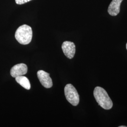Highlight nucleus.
I'll list each match as a JSON object with an SVG mask.
<instances>
[{"instance_id": "1", "label": "nucleus", "mask_w": 127, "mask_h": 127, "mask_svg": "<svg viewBox=\"0 0 127 127\" xmlns=\"http://www.w3.org/2000/svg\"><path fill=\"white\" fill-rule=\"evenodd\" d=\"M94 96L97 103L105 110L111 109L113 105V102L107 92L100 87H96L94 90Z\"/></svg>"}, {"instance_id": "8", "label": "nucleus", "mask_w": 127, "mask_h": 127, "mask_svg": "<svg viewBox=\"0 0 127 127\" xmlns=\"http://www.w3.org/2000/svg\"><path fill=\"white\" fill-rule=\"evenodd\" d=\"M15 79L16 82L25 89L27 90H29L31 89V84L27 77L22 75L16 77Z\"/></svg>"}, {"instance_id": "2", "label": "nucleus", "mask_w": 127, "mask_h": 127, "mask_svg": "<svg viewBox=\"0 0 127 127\" xmlns=\"http://www.w3.org/2000/svg\"><path fill=\"white\" fill-rule=\"evenodd\" d=\"M15 37L17 41L21 44H28L32 41V28L27 25H23L17 29L15 32Z\"/></svg>"}, {"instance_id": "4", "label": "nucleus", "mask_w": 127, "mask_h": 127, "mask_svg": "<svg viewBox=\"0 0 127 127\" xmlns=\"http://www.w3.org/2000/svg\"><path fill=\"white\" fill-rule=\"evenodd\" d=\"M37 74L41 85L44 88L49 89L52 87L53 82L50 76V73L43 70H39L38 71Z\"/></svg>"}, {"instance_id": "11", "label": "nucleus", "mask_w": 127, "mask_h": 127, "mask_svg": "<svg viewBox=\"0 0 127 127\" xmlns=\"http://www.w3.org/2000/svg\"><path fill=\"white\" fill-rule=\"evenodd\" d=\"M126 49H127V44H126Z\"/></svg>"}, {"instance_id": "5", "label": "nucleus", "mask_w": 127, "mask_h": 127, "mask_svg": "<svg viewBox=\"0 0 127 127\" xmlns=\"http://www.w3.org/2000/svg\"><path fill=\"white\" fill-rule=\"evenodd\" d=\"M62 49L64 55L69 59H72L75 53V45L74 43L69 41H64L62 45Z\"/></svg>"}, {"instance_id": "7", "label": "nucleus", "mask_w": 127, "mask_h": 127, "mask_svg": "<svg viewBox=\"0 0 127 127\" xmlns=\"http://www.w3.org/2000/svg\"><path fill=\"white\" fill-rule=\"evenodd\" d=\"M123 0H112L108 9V13L112 16H116L120 11V6Z\"/></svg>"}, {"instance_id": "9", "label": "nucleus", "mask_w": 127, "mask_h": 127, "mask_svg": "<svg viewBox=\"0 0 127 127\" xmlns=\"http://www.w3.org/2000/svg\"><path fill=\"white\" fill-rule=\"evenodd\" d=\"M31 0H15V1L17 4L21 5L25 4Z\"/></svg>"}, {"instance_id": "6", "label": "nucleus", "mask_w": 127, "mask_h": 127, "mask_svg": "<svg viewBox=\"0 0 127 127\" xmlns=\"http://www.w3.org/2000/svg\"><path fill=\"white\" fill-rule=\"evenodd\" d=\"M27 65L25 64H18L15 65L10 70V75L13 78L22 76L27 73Z\"/></svg>"}, {"instance_id": "10", "label": "nucleus", "mask_w": 127, "mask_h": 127, "mask_svg": "<svg viewBox=\"0 0 127 127\" xmlns=\"http://www.w3.org/2000/svg\"><path fill=\"white\" fill-rule=\"evenodd\" d=\"M127 126H119V127H126Z\"/></svg>"}, {"instance_id": "3", "label": "nucleus", "mask_w": 127, "mask_h": 127, "mask_svg": "<svg viewBox=\"0 0 127 127\" xmlns=\"http://www.w3.org/2000/svg\"><path fill=\"white\" fill-rule=\"evenodd\" d=\"M66 99L73 106H77L80 102V97L76 89L71 84H67L64 89Z\"/></svg>"}]
</instances>
